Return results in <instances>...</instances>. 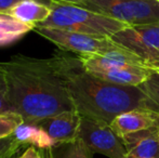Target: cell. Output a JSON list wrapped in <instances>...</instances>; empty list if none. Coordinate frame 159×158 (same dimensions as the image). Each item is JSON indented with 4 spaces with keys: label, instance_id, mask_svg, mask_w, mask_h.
<instances>
[{
    "label": "cell",
    "instance_id": "277c9868",
    "mask_svg": "<svg viewBox=\"0 0 159 158\" xmlns=\"http://www.w3.org/2000/svg\"><path fill=\"white\" fill-rule=\"evenodd\" d=\"M81 7L128 26L159 24V0H84Z\"/></svg>",
    "mask_w": 159,
    "mask_h": 158
},
{
    "label": "cell",
    "instance_id": "8fae6325",
    "mask_svg": "<svg viewBox=\"0 0 159 158\" xmlns=\"http://www.w3.org/2000/svg\"><path fill=\"white\" fill-rule=\"evenodd\" d=\"M155 126V113L144 108L132 110L118 115L111 127L120 138Z\"/></svg>",
    "mask_w": 159,
    "mask_h": 158
},
{
    "label": "cell",
    "instance_id": "4fadbf2b",
    "mask_svg": "<svg viewBox=\"0 0 159 158\" xmlns=\"http://www.w3.org/2000/svg\"><path fill=\"white\" fill-rule=\"evenodd\" d=\"M13 137L22 145L30 144L39 150H53L57 147V143L38 124L24 122L16 128Z\"/></svg>",
    "mask_w": 159,
    "mask_h": 158
},
{
    "label": "cell",
    "instance_id": "e0dca14e",
    "mask_svg": "<svg viewBox=\"0 0 159 158\" xmlns=\"http://www.w3.org/2000/svg\"><path fill=\"white\" fill-rule=\"evenodd\" d=\"M64 145L66 146V151L63 158H92L93 154L80 139Z\"/></svg>",
    "mask_w": 159,
    "mask_h": 158
},
{
    "label": "cell",
    "instance_id": "30bf717a",
    "mask_svg": "<svg viewBox=\"0 0 159 158\" xmlns=\"http://www.w3.org/2000/svg\"><path fill=\"white\" fill-rule=\"evenodd\" d=\"M152 73L153 70H151L144 65H125L118 66L111 70L98 72L91 75L105 81L120 84V86L139 87L149 78Z\"/></svg>",
    "mask_w": 159,
    "mask_h": 158
},
{
    "label": "cell",
    "instance_id": "cb8c5ba5",
    "mask_svg": "<svg viewBox=\"0 0 159 158\" xmlns=\"http://www.w3.org/2000/svg\"><path fill=\"white\" fill-rule=\"evenodd\" d=\"M20 151H14V152H12V153H10V154H8L7 156H4L3 158H16V155H17V153H19Z\"/></svg>",
    "mask_w": 159,
    "mask_h": 158
},
{
    "label": "cell",
    "instance_id": "7a4b0ae2",
    "mask_svg": "<svg viewBox=\"0 0 159 158\" xmlns=\"http://www.w3.org/2000/svg\"><path fill=\"white\" fill-rule=\"evenodd\" d=\"M51 59L82 117L111 124L122 113L144 108L145 94L140 87L120 86L98 78L84 70L79 57L67 55L65 51Z\"/></svg>",
    "mask_w": 159,
    "mask_h": 158
},
{
    "label": "cell",
    "instance_id": "484cf974",
    "mask_svg": "<svg viewBox=\"0 0 159 158\" xmlns=\"http://www.w3.org/2000/svg\"><path fill=\"white\" fill-rule=\"evenodd\" d=\"M38 1L42 2V3H44V4H48V6H50V7H52V4H53L52 0H38Z\"/></svg>",
    "mask_w": 159,
    "mask_h": 158
},
{
    "label": "cell",
    "instance_id": "8992f818",
    "mask_svg": "<svg viewBox=\"0 0 159 158\" xmlns=\"http://www.w3.org/2000/svg\"><path fill=\"white\" fill-rule=\"evenodd\" d=\"M109 39L121 49L138 56L147 67L159 52V24L128 26Z\"/></svg>",
    "mask_w": 159,
    "mask_h": 158
},
{
    "label": "cell",
    "instance_id": "7402d4cb",
    "mask_svg": "<svg viewBox=\"0 0 159 158\" xmlns=\"http://www.w3.org/2000/svg\"><path fill=\"white\" fill-rule=\"evenodd\" d=\"M147 68H149L151 70H153L154 73L159 74V52L156 54V56L153 59V61L147 65Z\"/></svg>",
    "mask_w": 159,
    "mask_h": 158
},
{
    "label": "cell",
    "instance_id": "52a82bcc",
    "mask_svg": "<svg viewBox=\"0 0 159 158\" xmlns=\"http://www.w3.org/2000/svg\"><path fill=\"white\" fill-rule=\"evenodd\" d=\"M80 139L92 154L98 153L108 158H127L122 139L111 129V124L81 116Z\"/></svg>",
    "mask_w": 159,
    "mask_h": 158
},
{
    "label": "cell",
    "instance_id": "ac0fdd59",
    "mask_svg": "<svg viewBox=\"0 0 159 158\" xmlns=\"http://www.w3.org/2000/svg\"><path fill=\"white\" fill-rule=\"evenodd\" d=\"M7 81L4 72L3 62H0V113L8 112L10 110L8 100H7Z\"/></svg>",
    "mask_w": 159,
    "mask_h": 158
},
{
    "label": "cell",
    "instance_id": "5bb4252c",
    "mask_svg": "<svg viewBox=\"0 0 159 158\" xmlns=\"http://www.w3.org/2000/svg\"><path fill=\"white\" fill-rule=\"evenodd\" d=\"M34 28L35 27L32 25L0 13V47L12 44L25 36L28 32L34 30Z\"/></svg>",
    "mask_w": 159,
    "mask_h": 158
},
{
    "label": "cell",
    "instance_id": "2e32d148",
    "mask_svg": "<svg viewBox=\"0 0 159 158\" xmlns=\"http://www.w3.org/2000/svg\"><path fill=\"white\" fill-rule=\"evenodd\" d=\"M24 124L23 117L12 111L0 113V140L13 135L19 126Z\"/></svg>",
    "mask_w": 159,
    "mask_h": 158
},
{
    "label": "cell",
    "instance_id": "ffe728a7",
    "mask_svg": "<svg viewBox=\"0 0 159 158\" xmlns=\"http://www.w3.org/2000/svg\"><path fill=\"white\" fill-rule=\"evenodd\" d=\"M16 158H53V156L52 150H39V148L30 145V147L24 151L23 154Z\"/></svg>",
    "mask_w": 159,
    "mask_h": 158
},
{
    "label": "cell",
    "instance_id": "603a6c76",
    "mask_svg": "<svg viewBox=\"0 0 159 158\" xmlns=\"http://www.w3.org/2000/svg\"><path fill=\"white\" fill-rule=\"evenodd\" d=\"M53 2H59V3H71V4H78L82 6L84 0H52Z\"/></svg>",
    "mask_w": 159,
    "mask_h": 158
},
{
    "label": "cell",
    "instance_id": "6da1fadb",
    "mask_svg": "<svg viewBox=\"0 0 159 158\" xmlns=\"http://www.w3.org/2000/svg\"><path fill=\"white\" fill-rule=\"evenodd\" d=\"M7 100L12 112L27 124L76 110L52 59L14 55L3 62Z\"/></svg>",
    "mask_w": 159,
    "mask_h": 158
},
{
    "label": "cell",
    "instance_id": "3957f363",
    "mask_svg": "<svg viewBox=\"0 0 159 158\" xmlns=\"http://www.w3.org/2000/svg\"><path fill=\"white\" fill-rule=\"evenodd\" d=\"M41 26L61 28L69 32L89 35L96 38H111L128 25L105 16L84 7L53 2L52 13Z\"/></svg>",
    "mask_w": 159,
    "mask_h": 158
},
{
    "label": "cell",
    "instance_id": "7c38bea8",
    "mask_svg": "<svg viewBox=\"0 0 159 158\" xmlns=\"http://www.w3.org/2000/svg\"><path fill=\"white\" fill-rule=\"evenodd\" d=\"M51 13L52 7L42 3L38 0H21L2 14L12 16L20 22L35 27L39 24L44 23Z\"/></svg>",
    "mask_w": 159,
    "mask_h": 158
},
{
    "label": "cell",
    "instance_id": "9c48e42d",
    "mask_svg": "<svg viewBox=\"0 0 159 158\" xmlns=\"http://www.w3.org/2000/svg\"><path fill=\"white\" fill-rule=\"evenodd\" d=\"M127 158H159V132L156 126L121 138Z\"/></svg>",
    "mask_w": 159,
    "mask_h": 158
},
{
    "label": "cell",
    "instance_id": "9a60e30c",
    "mask_svg": "<svg viewBox=\"0 0 159 158\" xmlns=\"http://www.w3.org/2000/svg\"><path fill=\"white\" fill-rule=\"evenodd\" d=\"M139 87L145 94L144 108L159 114V74L153 72L149 78Z\"/></svg>",
    "mask_w": 159,
    "mask_h": 158
},
{
    "label": "cell",
    "instance_id": "ba28073f",
    "mask_svg": "<svg viewBox=\"0 0 159 158\" xmlns=\"http://www.w3.org/2000/svg\"><path fill=\"white\" fill-rule=\"evenodd\" d=\"M80 124L81 115L76 110H73L49 117L36 124L41 127L60 146L69 144L78 139Z\"/></svg>",
    "mask_w": 159,
    "mask_h": 158
},
{
    "label": "cell",
    "instance_id": "d6986e66",
    "mask_svg": "<svg viewBox=\"0 0 159 158\" xmlns=\"http://www.w3.org/2000/svg\"><path fill=\"white\" fill-rule=\"evenodd\" d=\"M22 146L23 145L19 141H16L13 135L7 139L0 140V158H3L14 151H20Z\"/></svg>",
    "mask_w": 159,
    "mask_h": 158
},
{
    "label": "cell",
    "instance_id": "44dd1931",
    "mask_svg": "<svg viewBox=\"0 0 159 158\" xmlns=\"http://www.w3.org/2000/svg\"><path fill=\"white\" fill-rule=\"evenodd\" d=\"M21 0H0V13H4Z\"/></svg>",
    "mask_w": 159,
    "mask_h": 158
},
{
    "label": "cell",
    "instance_id": "5b68a950",
    "mask_svg": "<svg viewBox=\"0 0 159 158\" xmlns=\"http://www.w3.org/2000/svg\"><path fill=\"white\" fill-rule=\"evenodd\" d=\"M34 30L57 46L62 51L74 52L78 54V56L101 54L118 48L117 44L114 43L109 38H96L89 35L41 25L35 26Z\"/></svg>",
    "mask_w": 159,
    "mask_h": 158
},
{
    "label": "cell",
    "instance_id": "d4e9b609",
    "mask_svg": "<svg viewBox=\"0 0 159 158\" xmlns=\"http://www.w3.org/2000/svg\"><path fill=\"white\" fill-rule=\"evenodd\" d=\"M155 126L157 127L159 132V114H156V113H155Z\"/></svg>",
    "mask_w": 159,
    "mask_h": 158
}]
</instances>
